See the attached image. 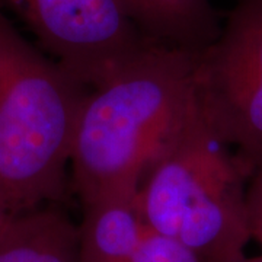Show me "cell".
Segmentation results:
<instances>
[{"mask_svg":"<svg viewBox=\"0 0 262 262\" xmlns=\"http://www.w3.org/2000/svg\"><path fill=\"white\" fill-rule=\"evenodd\" d=\"M200 54L155 42L105 83L89 89L70 150L80 203L139 192L153 162L198 108Z\"/></svg>","mask_w":262,"mask_h":262,"instance_id":"6da1fadb","label":"cell"},{"mask_svg":"<svg viewBox=\"0 0 262 262\" xmlns=\"http://www.w3.org/2000/svg\"><path fill=\"white\" fill-rule=\"evenodd\" d=\"M0 6V195L12 215L66 195L89 89L29 44Z\"/></svg>","mask_w":262,"mask_h":262,"instance_id":"7a4b0ae2","label":"cell"},{"mask_svg":"<svg viewBox=\"0 0 262 262\" xmlns=\"http://www.w3.org/2000/svg\"><path fill=\"white\" fill-rule=\"evenodd\" d=\"M249 177L196 108L141 181L137 203L144 225L187 245L207 262L245 256L252 241Z\"/></svg>","mask_w":262,"mask_h":262,"instance_id":"3957f363","label":"cell"},{"mask_svg":"<svg viewBox=\"0 0 262 262\" xmlns=\"http://www.w3.org/2000/svg\"><path fill=\"white\" fill-rule=\"evenodd\" d=\"M200 114L251 178L262 163V0H237L195 70Z\"/></svg>","mask_w":262,"mask_h":262,"instance_id":"277c9868","label":"cell"},{"mask_svg":"<svg viewBox=\"0 0 262 262\" xmlns=\"http://www.w3.org/2000/svg\"><path fill=\"white\" fill-rule=\"evenodd\" d=\"M44 51L77 82L94 89L149 48L120 0H0ZM159 44V42H158Z\"/></svg>","mask_w":262,"mask_h":262,"instance_id":"5b68a950","label":"cell"},{"mask_svg":"<svg viewBox=\"0 0 262 262\" xmlns=\"http://www.w3.org/2000/svg\"><path fill=\"white\" fill-rule=\"evenodd\" d=\"M79 262H130L146 229L137 192L96 196L82 203Z\"/></svg>","mask_w":262,"mask_h":262,"instance_id":"8992f818","label":"cell"},{"mask_svg":"<svg viewBox=\"0 0 262 262\" xmlns=\"http://www.w3.org/2000/svg\"><path fill=\"white\" fill-rule=\"evenodd\" d=\"M146 37L169 47L204 51L222 31L210 0H120Z\"/></svg>","mask_w":262,"mask_h":262,"instance_id":"52a82bcc","label":"cell"},{"mask_svg":"<svg viewBox=\"0 0 262 262\" xmlns=\"http://www.w3.org/2000/svg\"><path fill=\"white\" fill-rule=\"evenodd\" d=\"M0 262H79L77 226L57 204L12 215L0 236Z\"/></svg>","mask_w":262,"mask_h":262,"instance_id":"ba28073f","label":"cell"},{"mask_svg":"<svg viewBox=\"0 0 262 262\" xmlns=\"http://www.w3.org/2000/svg\"><path fill=\"white\" fill-rule=\"evenodd\" d=\"M130 262H207L179 241L146 226Z\"/></svg>","mask_w":262,"mask_h":262,"instance_id":"9c48e42d","label":"cell"},{"mask_svg":"<svg viewBox=\"0 0 262 262\" xmlns=\"http://www.w3.org/2000/svg\"><path fill=\"white\" fill-rule=\"evenodd\" d=\"M246 206L252 239L262 242V163L256 168L248 182Z\"/></svg>","mask_w":262,"mask_h":262,"instance_id":"30bf717a","label":"cell"},{"mask_svg":"<svg viewBox=\"0 0 262 262\" xmlns=\"http://www.w3.org/2000/svg\"><path fill=\"white\" fill-rule=\"evenodd\" d=\"M12 219V214L9 213L8 207L5 204L3 198L0 195V236L3 233V230L6 229V226L9 223V220Z\"/></svg>","mask_w":262,"mask_h":262,"instance_id":"8fae6325","label":"cell"},{"mask_svg":"<svg viewBox=\"0 0 262 262\" xmlns=\"http://www.w3.org/2000/svg\"><path fill=\"white\" fill-rule=\"evenodd\" d=\"M230 262H262V255L259 256H255V258H248V256H242L239 259H234Z\"/></svg>","mask_w":262,"mask_h":262,"instance_id":"7c38bea8","label":"cell"}]
</instances>
